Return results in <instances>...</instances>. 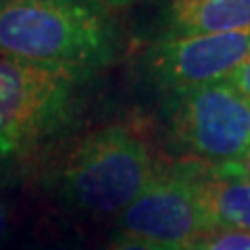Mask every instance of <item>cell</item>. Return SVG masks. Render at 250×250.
<instances>
[{
    "label": "cell",
    "instance_id": "cell-13",
    "mask_svg": "<svg viewBox=\"0 0 250 250\" xmlns=\"http://www.w3.org/2000/svg\"><path fill=\"white\" fill-rule=\"evenodd\" d=\"M27 250H80L75 244H69L65 240H48V242H40V244L29 246Z\"/></svg>",
    "mask_w": 250,
    "mask_h": 250
},
{
    "label": "cell",
    "instance_id": "cell-9",
    "mask_svg": "<svg viewBox=\"0 0 250 250\" xmlns=\"http://www.w3.org/2000/svg\"><path fill=\"white\" fill-rule=\"evenodd\" d=\"M192 250H250V231L215 229L202 238Z\"/></svg>",
    "mask_w": 250,
    "mask_h": 250
},
{
    "label": "cell",
    "instance_id": "cell-3",
    "mask_svg": "<svg viewBox=\"0 0 250 250\" xmlns=\"http://www.w3.org/2000/svg\"><path fill=\"white\" fill-rule=\"evenodd\" d=\"M83 77L0 52V163L31 161L73 123Z\"/></svg>",
    "mask_w": 250,
    "mask_h": 250
},
{
    "label": "cell",
    "instance_id": "cell-6",
    "mask_svg": "<svg viewBox=\"0 0 250 250\" xmlns=\"http://www.w3.org/2000/svg\"><path fill=\"white\" fill-rule=\"evenodd\" d=\"M250 52V29L175 36L156 42L146 57L148 73L171 94L228 82Z\"/></svg>",
    "mask_w": 250,
    "mask_h": 250
},
{
    "label": "cell",
    "instance_id": "cell-12",
    "mask_svg": "<svg viewBox=\"0 0 250 250\" xmlns=\"http://www.w3.org/2000/svg\"><path fill=\"white\" fill-rule=\"evenodd\" d=\"M11 208L6 205V200L2 198V194H0V244L9 238L11 233Z\"/></svg>",
    "mask_w": 250,
    "mask_h": 250
},
{
    "label": "cell",
    "instance_id": "cell-8",
    "mask_svg": "<svg viewBox=\"0 0 250 250\" xmlns=\"http://www.w3.org/2000/svg\"><path fill=\"white\" fill-rule=\"evenodd\" d=\"M167 36H200L250 29V0H171Z\"/></svg>",
    "mask_w": 250,
    "mask_h": 250
},
{
    "label": "cell",
    "instance_id": "cell-11",
    "mask_svg": "<svg viewBox=\"0 0 250 250\" xmlns=\"http://www.w3.org/2000/svg\"><path fill=\"white\" fill-rule=\"evenodd\" d=\"M228 82L250 103V52H248V57L242 61V65L229 75Z\"/></svg>",
    "mask_w": 250,
    "mask_h": 250
},
{
    "label": "cell",
    "instance_id": "cell-5",
    "mask_svg": "<svg viewBox=\"0 0 250 250\" xmlns=\"http://www.w3.org/2000/svg\"><path fill=\"white\" fill-rule=\"evenodd\" d=\"M171 134L210 165L250 154V103L229 82L171 94Z\"/></svg>",
    "mask_w": 250,
    "mask_h": 250
},
{
    "label": "cell",
    "instance_id": "cell-7",
    "mask_svg": "<svg viewBox=\"0 0 250 250\" xmlns=\"http://www.w3.org/2000/svg\"><path fill=\"white\" fill-rule=\"evenodd\" d=\"M205 200L213 229L250 231V154L240 161L207 165Z\"/></svg>",
    "mask_w": 250,
    "mask_h": 250
},
{
    "label": "cell",
    "instance_id": "cell-14",
    "mask_svg": "<svg viewBox=\"0 0 250 250\" xmlns=\"http://www.w3.org/2000/svg\"><path fill=\"white\" fill-rule=\"evenodd\" d=\"M104 2H111V4H119V2H127V0H104Z\"/></svg>",
    "mask_w": 250,
    "mask_h": 250
},
{
    "label": "cell",
    "instance_id": "cell-1",
    "mask_svg": "<svg viewBox=\"0 0 250 250\" xmlns=\"http://www.w3.org/2000/svg\"><path fill=\"white\" fill-rule=\"evenodd\" d=\"M117 29L90 0H0V52L90 75L117 54Z\"/></svg>",
    "mask_w": 250,
    "mask_h": 250
},
{
    "label": "cell",
    "instance_id": "cell-2",
    "mask_svg": "<svg viewBox=\"0 0 250 250\" xmlns=\"http://www.w3.org/2000/svg\"><path fill=\"white\" fill-rule=\"evenodd\" d=\"M159 165L144 136L108 125L73 146L52 173L54 194L90 217L121 215L156 175Z\"/></svg>",
    "mask_w": 250,
    "mask_h": 250
},
{
    "label": "cell",
    "instance_id": "cell-10",
    "mask_svg": "<svg viewBox=\"0 0 250 250\" xmlns=\"http://www.w3.org/2000/svg\"><path fill=\"white\" fill-rule=\"evenodd\" d=\"M106 250H175L163 244H154V242H148L142 238H134V236H125V233H117L111 240Z\"/></svg>",
    "mask_w": 250,
    "mask_h": 250
},
{
    "label": "cell",
    "instance_id": "cell-4",
    "mask_svg": "<svg viewBox=\"0 0 250 250\" xmlns=\"http://www.w3.org/2000/svg\"><path fill=\"white\" fill-rule=\"evenodd\" d=\"M200 161L159 167L142 194L119 217V233L175 250H192L213 233Z\"/></svg>",
    "mask_w": 250,
    "mask_h": 250
}]
</instances>
